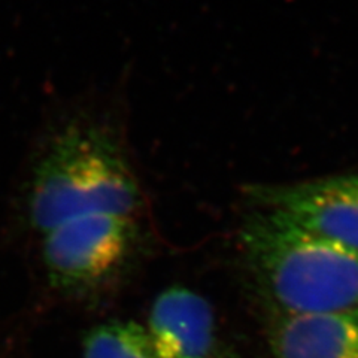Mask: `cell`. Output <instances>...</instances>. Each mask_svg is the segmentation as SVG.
<instances>
[{"label":"cell","mask_w":358,"mask_h":358,"mask_svg":"<svg viewBox=\"0 0 358 358\" xmlns=\"http://www.w3.org/2000/svg\"><path fill=\"white\" fill-rule=\"evenodd\" d=\"M13 206L36 238L78 218L147 220L150 201L120 108L90 99L55 112L27 155Z\"/></svg>","instance_id":"obj_1"},{"label":"cell","mask_w":358,"mask_h":358,"mask_svg":"<svg viewBox=\"0 0 358 358\" xmlns=\"http://www.w3.org/2000/svg\"><path fill=\"white\" fill-rule=\"evenodd\" d=\"M241 243L275 315L358 309V252L254 208L241 229Z\"/></svg>","instance_id":"obj_2"},{"label":"cell","mask_w":358,"mask_h":358,"mask_svg":"<svg viewBox=\"0 0 358 358\" xmlns=\"http://www.w3.org/2000/svg\"><path fill=\"white\" fill-rule=\"evenodd\" d=\"M145 220L96 215L67 221L39 236L41 259L59 288L96 287L118 275L142 241Z\"/></svg>","instance_id":"obj_3"},{"label":"cell","mask_w":358,"mask_h":358,"mask_svg":"<svg viewBox=\"0 0 358 358\" xmlns=\"http://www.w3.org/2000/svg\"><path fill=\"white\" fill-rule=\"evenodd\" d=\"M245 194L254 209L358 252V173L293 184H252Z\"/></svg>","instance_id":"obj_4"},{"label":"cell","mask_w":358,"mask_h":358,"mask_svg":"<svg viewBox=\"0 0 358 358\" xmlns=\"http://www.w3.org/2000/svg\"><path fill=\"white\" fill-rule=\"evenodd\" d=\"M147 333L157 358H212L214 310L192 289L167 288L154 301Z\"/></svg>","instance_id":"obj_5"},{"label":"cell","mask_w":358,"mask_h":358,"mask_svg":"<svg viewBox=\"0 0 358 358\" xmlns=\"http://www.w3.org/2000/svg\"><path fill=\"white\" fill-rule=\"evenodd\" d=\"M273 358H358V309L275 315Z\"/></svg>","instance_id":"obj_6"},{"label":"cell","mask_w":358,"mask_h":358,"mask_svg":"<svg viewBox=\"0 0 358 358\" xmlns=\"http://www.w3.org/2000/svg\"><path fill=\"white\" fill-rule=\"evenodd\" d=\"M84 358H157L147 329L134 321H110L90 330Z\"/></svg>","instance_id":"obj_7"},{"label":"cell","mask_w":358,"mask_h":358,"mask_svg":"<svg viewBox=\"0 0 358 358\" xmlns=\"http://www.w3.org/2000/svg\"><path fill=\"white\" fill-rule=\"evenodd\" d=\"M220 358H230V357H220Z\"/></svg>","instance_id":"obj_8"}]
</instances>
